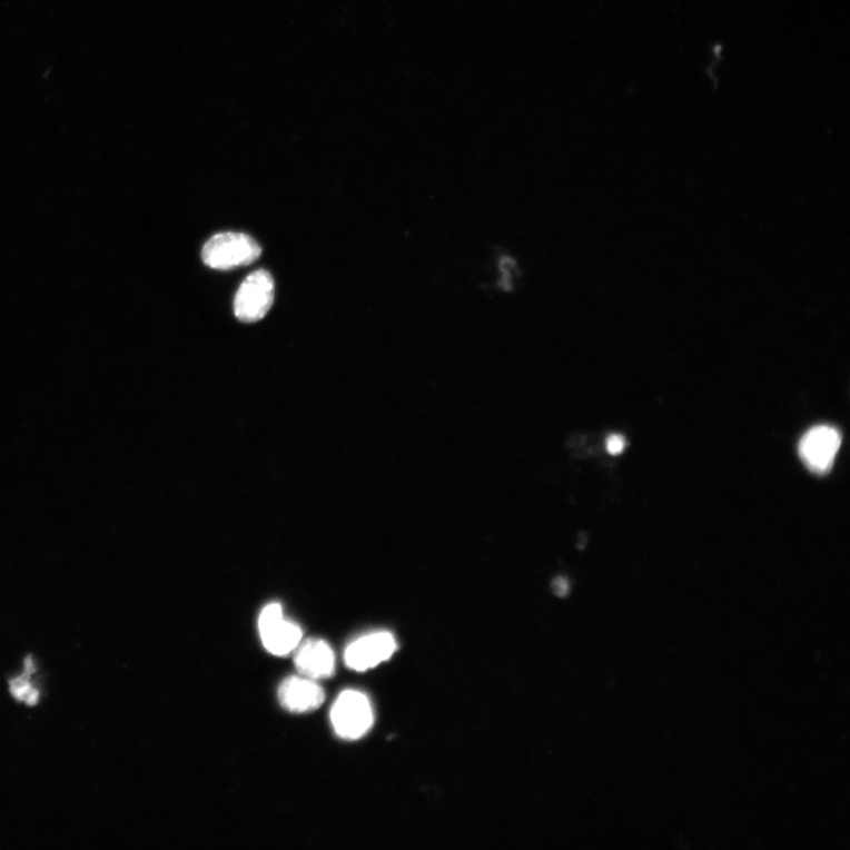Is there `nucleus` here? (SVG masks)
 Here are the masks:
<instances>
[{
  "mask_svg": "<svg viewBox=\"0 0 850 850\" xmlns=\"http://www.w3.org/2000/svg\"><path fill=\"white\" fill-rule=\"evenodd\" d=\"M396 649L397 643L391 632H375L347 646L345 663L355 671H366L388 661Z\"/></svg>",
  "mask_w": 850,
  "mask_h": 850,
  "instance_id": "nucleus-6",
  "label": "nucleus"
},
{
  "mask_svg": "<svg viewBox=\"0 0 850 850\" xmlns=\"http://www.w3.org/2000/svg\"><path fill=\"white\" fill-rule=\"evenodd\" d=\"M626 447V439L622 435H611L606 441L607 452L612 455L623 453Z\"/></svg>",
  "mask_w": 850,
  "mask_h": 850,
  "instance_id": "nucleus-10",
  "label": "nucleus"
},
{
  "mask_svg": "<svg viewBox=\"0 0 850 850\" xmlns=\"http://www.w3.org/2000/svg\"><path fill=\"white\" fill-rule=\"evenodd\" d=\"M275 300V281L267 270L249 275L238 289L235 299L236 317L244 323L263 319Z\"/></svg>",
  "mask_w": 850,
  "mask_h": 850,
  "instance_id": "nucleus-3",
  "label": "nucleus"
},
{
  "mask_svg": "<svg viewBox=\"0 0 850 850\" xmlns=\"http://www.w3.org/2000/svg\"><path fill=\"white\" fill-rule=\"evenodd\" d=\"M554 587L556 589V593L559 595H564V594H566V592L569 590V584L565 581V579H557Z\"/></svg>",
  "mask_w": 850,
  "mask_h": 850,
  "instance_id": "nucleus-11",
  "label": "nucleus"
},
{
  "mask_svg": "<svg viewBox=\"0 0 850 850\" xmlns=\"http://www.w3.org/2000/svg\"><path fill=\"white\" fill-rule=\"evenodd\" d=\"M295 664L306 679L314 681L330 679L335 673V653L330 645L320 640H308L296 649Z\"/></svg>",
  "mask_w": 850,
  "mask_h": 850,
  "instance_id": "nucleus-7",
  "label": "nucleus"
},
{
  "mask_svg": "<svg viewBox=\"0 0 850 850\" xmlns=\"http://www.w3.org/2000/svg\"><path fill=\"white\" fill-rule=\"evenodd\" d=\"M841 442V434L837 428L818 425L802 436L799 454L810 472L823 475L832 470Z\"/></svg>",
  "mask_w": 850,
  "mask_h": 850,
  "instance_id": "nucleus-5",
  "label": "nucleus"
},
{
  "mask_svg": "<svg viewBox=\"0 0 850 850\" xmlns=\"http://www.w3.org/2000/svg\"><path fill=\"white\" fill-rule=\"evenodd\" d=\"M261 256L259 244L247 235L226 231L210 238L202 248L204 263L215 269L229 270L256 263Z\"/></svg>",
  "mask_w": 850,
  "mask_h": 850,
  "instance_id": "nucleus-1",
  "label": "nucleus"
},
{
  "mask_svg": "<svg viewBox=\"0 0 850 850\" xmlns=\"http://www.w3.org/2000/svg\"><path fill=\"white\" fill-rule=\"evenodd\" d=\"M258 626L264 648L275 655H287L302 643V629L286 620L278 603L269 604L261 611Z\"/></svg>",
  "mask_w": 850,
  "mask_h": 850,
  "instance_id": "nucleus-4",
  "label": "nucleus"
},
{
  "mask_svg": "<svg viewBox=\"0 0 850 850\" xmlns=\"http://www.w3.org/2000/svg\"><path fill=\"white\" fill-rule=\"evenodd\" d=\"M24 674L10 683V691L16 700L27 705H36L40 701V692L31 684V674L34 673V664L29 656L26 661Z\"/></svg>",
  "mask_w": 850,
  "mask_h": 850,
  "instance_id": "nucleus-9",
  "label": "nucleus"
},
{
  "mask_svg": "<svg viewBox=\"0 0 850 850\" xmlns=\"http://www.w3.org/2000/svg\"><path fill=\"white\" fill-rule=\"evenodd\" d=\"M279 702L288 711L305 713L317 710L325 701V692L314 680L289 678L278 691Z\"/></svg>",
  "mask_w": 850,
  "mask_h": 850,
  "instance_id": "nucleus-8",
  "label": "nucleus"
},
{
  "mask_svg": "<svg viewBox=\"0 0 850 850\" xmlns=\"http://www.w3.org/2000/svg\"><path fill=\"white\" fill-rule=\"evenodd\" d=\"M332 723L340 739L354 741L363 738L374 724L370 700L359 691H344L333 706Z\"/></svg>",
  "mask_w": 850,
  "mask_h": 850,
  "instance_id": "nucleus-2",
  "label": "nucleus"
}]
</instances>
